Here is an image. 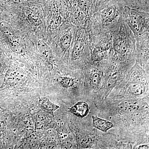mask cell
<instances>
[{
	"label": "cell",
	"instance_id": "cell-1",
	"mask_svg": "<svg viewBox=\"0 0 149 149\" xmlns=\"http://www.w3.org/2000/svg\"><path fill=\"white\" fill-rule=\"evenodd\" d=\"M0 30L8 40L14 52L17 54L22 52L21 43L18 38L15 35L13 29L8 22L2 21L0 23Z\"/></svg>",
	"mask_w": 149,
	"mask_h": 149
},
{
	"label": "cell",
	"instance_id": "cell-2",
	"mask_svg": "<svg viewBox=\"0 0 149 149\" xmlns=\"http://www.w3.org/2000/svg\"><path fill=\"white\" fill-rule=\"evenodd\" d=\"M49 115L45 112L37 113L35 119L36 130H44L50 128L52 120Z\"/></svg>",
	"mask_w": 149,
	"mask_h": 149
},
{
	"label": "cell",
	"instance_id": "cell-3",
	"mask_svg": "<svg viewBox=\"0 0 149 149\" xmlns=\"http://www.w3.org/2000/svg\"><path fill=\"white\" fill-rule=\"evenodd\" d=\"M69 111L77 117L83 118L86 117L90 112V108L85 102H77L73 106L69 108Z\"/></svg>",
	"mask_w": 149,
	"mask_h": 149
},
{
	"label": "cell",
	"instance_id": "cell-4",
	"mask_svg": "<svg viewBox=\"0 0 149 149\" xmlns=\"http://www.w3.org/2000/svg\"><path fill=\"white\" fill-rule=\"evenodd\" d=\"M121 111L126 113H131L138 111L140 108L139 101L134 99L124 100L118 106Z\"/></svg>",
	"mask_w": 149,
	"mask_h": 149
},
{
	"label": "cell",
	"instance_id": "cell-5",
	"mask_svg": "<svg viewBox=\"0 0 149 149\" xmlns=\"http://www.w3.org/2000/svg\"><path fill=\"white\" fill-rule=\"evenodd\" d=\"M39 107L43 111L54 116V112L59 108V107L53 103L47 97H42L38 102Z\"/></svg>",
	"mask_w": 149,
	"mask_h": 149
},
{
	"label": "cell",
	"instance_id": "cell-6",
	"mask_svg": "<svg viewBox=\"0 0 149 149\" xmlns=\"http://www.w3.org/2000/svg\"><path fill=\"white\" fill-rule=\"evenodd\" d=\"M92 119L93 127L105 133H106L114 126L112 123L97 116H93Z\"/></svg>",
	"mask_w": 149,
	"mask_h": 149
},
{
	"label": "cell",
	"instance_id": "cell-7",
	"mask_svg": "<svg viewBox=\"0 0 149 149\" xmlns=\"http://www.w3.org/2000/svg\"><path fill=\"white\" fill-rule=\"evenodd\" d=\"M7 78L11 83H14L21 80L24 77V73L19 68H13L8 70L7 73Z\"/></svg>",
	"mask_w": 149,
	"mask_h": 149
},
{
	"label": "cell",
	"instance_id": "cell-8",
	"mask_svg": "<svg viewBox=\"0 0 149 149\" xmlns=\"http://www.w3.org/2000/svg\"><path fill=\"white\" fill-rule=\"evenodd\" d=\"M117 16L115 9L112 7L108 8L102 11V16L103 21L105 23H109L114 20Z\"/></svg>",
	"mask_w": 149,
	"mask_h": 149
},
{
	"label": "cell",
	"instance_id": "cell-9",
	"mask_svg": "<svg viewBox=\"0 0 149 149\" xmlns=\"http://www.w3.org/2000/svg\"><path fill=\"white\" fill-rule=\"evenodd\" d=\"M114 49L118 53L123 54L126 53L128 50V45L124 40H118L114 43Z\"/></svg>",
	"mask_w": 149,
	"mask_h": 149
},
{
	"label": "cell",
	"instance_id": "cell-10",
	"mask_svg": "<svg viewBox=\"0 0 149 149\" xmlns=\"http://www.w3.org/2000/svg\"><path fill=\"white\" fill-rule=\"evenodd\" d=\"M145 88L143 85L140 83L131 84L129 87V91L130 94L134 95H140L145 92Z\"/></svg>",
	"mask_w": 149,
	"mask_h": 149
},
{
	"label": "cell",
	"instance_id": "cell-11",
	"mask_svg": "<svg viewBox=\"0 0 149 149\" xmlns=\"http://www.w3.org/2000/svg\"><path fill=\"white\" fill-rule=\"evenodd\" d=\"M37 47L43 56L47 58L49 57L51 54L50 49L45 42L42 40H39L37 42Z\"/></svg>",
	"mask_w": 149,
	"mask_h": 149
},
{
	"label": "cell",
	"instance_id": "cell-12",
	"mask_svg": "<svg viewBox=\"0 0 149 149\" xmlns=\"http://www.w3.org/2000/svg\"><path fill=\"white\" fill-rule=\"evenodd\" d=\"M83 45L80 41H77L74 44L72 49V58L73 60H75L80 56L83 49Z\"/></svg>",
	"mask_w": 149,
	"mask_h": 149
},
{
	"label": "cell",
	"instance_id": "cell-13",
	"mask_svg": "<svg viewBox=\"0 0 149 149\" xmlns=\"http://www.w3.org/2000/svg\"><path fill=\"white\" fill-rule=\"evenodd\" d=\"M58 82L61 86L65 88H70L74 84L72 78L68 77H61L58 80Z\"/></svg>",
	"mask_w": 149,
	"mask_h": 149
},
{
	"label": "cell",
	"instance_id": "cell-14",
	"mask_svg": "<svg viewBox=\"0 0 149 149\" xmlns=\"http://www.w3.org/2000/svg\"><path fill=\"white\" fill-rule=\"evenodd\" d=\"M71 37L69 34H67L62 37L61 43L62 48L65 51L68 49L71 44Z\"/></svg>",
	"mask_w": 149,
	"mask_h": 149
},
{
	"label": "cell",
	"instance_id": "cell-15",
	"mask_svg": "<svg viewBox=\"0 0 149 149\" xmlns=\"http://www.w3.org/2000/svg\"><path fill=\"white\" fill-rule=\"evenodd\" d=\"M90 79L91 85L94 88H97L98 87L101 81L100 75L98 72L93 73L91 75Z\"/></svg>",
	"mask_w": 149,
	"mask_h": 149
},
{
	"label": "cell",
	"instance_id": "cell-16",
	"mask_svg": "<svg viewBox=\"0 0 149 149\" xmlns=\"http://www.w3.org/2000/svg\"><path fill=\"white\" fill-rule=\"evenodd\" d=\"M104 57L103 51L96 48L92 55V60L94 61H101Z\"/></svg>",
	"mask_w": 149,
	"mask_h": 149
},
{
	"label": "cell",
	"instance_id": "cell-17",
	"mask_svg": "<svg viewBox=\"0 0 149 149\" xmlns=\"http://www.w3.org/2000/svg\"><path fill=\"white\" fill-rule=\"evenodd\" d=\"M27 134L29 145L31 146H35L37 141V138L35 132L33 131V130L31 131L30 130H28V133Z\"/></svg>",
	"mask_w": 149,
	"mask_h": 149
},
{
	"label": "cell",
	"instance_id": "cell-18",
	"mask_svg": "<svg viewBox=\"0 0 149 149\" xmlns=\"http://www.w3.org/2000/svg\"><path fill=\"white\" fill-rule=\"evenodd\" d=\"M130 22L133 27L135 28L136 30H139V19L138 17L135 14L130 15Z\"/></svg>",
	"mask_w": 149,
	"mask_h": 149
},
{
	"label": "cell",
	"instance_id": "cell-19",
	"mask_svg": "<svg viewBox=\"0 0 149 149\" xmlns=\"http://www.w3.org/2000/svg\"><path fill=\"white\" fill-rule=\"evenodd\" d=\"M91 143V139L89 137H84V139L81 141V145L84 148L88 147Z\"/></svg>",
	"mask_w": 149,
	"mask_h": 149
},
{
	"label": "cell",
	"instance_id": "cell-20",
	"mask_svg": "<svg viewBox=\"0 0 149 149\" xmlns=\"http://www.w3.org/2000/svg\"><path fill=\"white\" fill-rule=\"evenodd\" d=\"M109 47V45L108 42H103L101 43L98 46L97 49H98L100 50L104 51L107 50L108 49Z\"/></svg>",
	"mask_w": 149,
	"mask_h": 149
},
{
	"label": "cell",
	"instance_id": "cell-21",
	"mask_svg": "<svg viewBox=\"0 0 149 149\" xmlns=\"http://www.w3.org/2000/svg\"><path fill=\"white\" fill-rule=\"evenodd\" d=\"M149 146L147 145H143L139 146L138 149H148Z\"/></svg>",
	"mask_w": 149,
	"mask_h": 149
},
{
	"label": "cell",
	"instance_id": "cell-22",
	"mask_svg": "<svg viewBox=\"0 0 149 149\" xmlns=\"http://www.w3.org/2000/svg\"><path fill=\"white\" fill-rule=\"evenodd\" d=\"M11 1L15 3H19L21 2V0H11Z\"/></svg>",
	"mask_w": 149,
	"mask_h": 149
},
{
	"label": "cell",
	"instance_id": "cell-23",
	"mask_svg": "<svg viewBox=\"0 0 149 149\" xmlns=\"http://www.w3.org/2000/svg\"><path fill=\"white\" fill-rule=\"evenodd\" d=\"M98 1L101 2H104L106 1L107 0H98Z\"/></svg>",
	"mask_w": 149,
	"mask_h": 149
},
{
	"label": "cell",
	"instance_id": "cell-24",
	"mask_svg": "<svg viewBox=\"0 0 149 149\" xmlns=\"http://www.w3.org/2000/svg\"><path fill=\"white\" fill-rule=\"evenodd\" d=\"M1 66H2L1 63H0V69H1Z\"/></svg>",
	"mask_w": 149,
	"mask_h": 149
}]
</instances>
